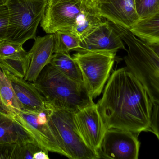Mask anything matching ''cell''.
Listing matches in <instances>:
<instances>
[{
	"label": "cell",
	"mask_w": 159,
	"mask_h": 159,
	"mask_svg": "<svg viewBox=\"0 0 159 159\" xmlns=\"http://www.w3.org/2000/svg\"><path fill=\"white\" fill-rule=\"evenodd\" d=\"M97 105L107 129L151 132L153 103L143 85L127 66L115 70Z\"/></svg>",
	"instance_id": "1"
},
{
	"label": "cell",
	"mask_w": 159,
	"mask_h": 159,
	"mask_svg": "<svg viewBox=\"0 0 159 159\" xmlns=\"http://www.w3.org/2000/svg\"><path fill=\"white\" fill-rule=\"evenodd\" d=\"M46 101L75 113L93 102L84 83L63 75L48 63L33 82Z\"/></svg>",
	"instance_id": "2"
},
{
	"label": "cell",
	"mask_w": 159,
	"mask_h": 159,
	"mask_svg": "<svg viewBox=\"0 0 159 159\" xmlns=\"http://www.w3.org/2000/svg\"><path fill=\"white\" fill-rule=\"evenodd\" d=\"M128 46L124 60L127 68L143 85L153 104L159 105V58L148 43L129 30L121 32Z\"/></svg>",
	"instance_id": "3"
},
{
	"label": "cell",
	"mask_w": 159,
	"mask_h": 159,
	"mask_svg": "<svg viewBox=\"0 0 159 159\" xmlns=\"http://www.w3.org/2000/svg\"><path fill=\"white\" fill-rule=\"evenodd\" d=\"M48 0H7L8 41L24 44L36 37V32Z\"/></svg>",
	"instance_id": "4"
},
{
	"label": "cell",
	"mask_w": 159,
	"mask_h": 159,
	"mask_svg": "<svg viewBox=\"0 0 159 159\" xmlns=\"http://www.w3.org/2000/svg\"><path fill=\"white\" fill-rule=\"evenodd\" d=\"M48 122L68 158L100 159L79 135L74 120V113L58 108L46 101Z\"/></svg>",
	"instance_id": "5"
},
{
	"label": "cell",
	"mask_w": 159,
	"mask_h": 159,
	"mask_svg": "<svg viewBox=\"0 0 159 159\" xmlns=\"http://www.w3.org/2000/svg\"><path fill=\"white\" fill-rule=\"evenodd\" d=\"M116 55L115 52L103 51H78L73 54L85 88L93 99L102 92L110 77Z\"/></svg>",
	"instance_id": "6"
},
{
	"label": "cell",
	"mask_w": 159,
	"mask_h": 159,
	"mask_svg": "<svg viewBox=\"0 0 159 159\" xmlns=\"http://www.w3.org/2000/svg\"><path fill=\"white\" fill-rule=\"evenodd\" d=\"M2 114L21 127L43 150L67 157L48 125L45 112L23 109L16 113Z\"/></svg>",
	"instance_id": "7"
},
{
	"label": "cell",
	"mask_w": 159,
	"mask_h": 159,
	"mask_svg": "<svg viewBox=\"0 0 159 159\" xmlns=\"http://www.w3.org/2000/svg\"><path fill=\"white\" fill-rule=\"evenodd\" d=\"M93 0H48L41 26L47 34L71 32L81 13Z\"/></svg>",
	"instance_id": "8"
},
{
	"label": "cell",
	"mask_w": 159,
	"mask_h": 159,
	"mask_svg": "<svg viewBox=\"0 0 159 159\" xmlns=\"http://www.w3.org/2000/svg\"><path fill=\"white\" fill-rule=\"evenodd\" d=\"M140 134L121 129H107L97 151L100 159H138Z\"/></svg>",
	"instance_id": "9"
},
{
	"label": "cell",
	"mask_w": 159,
	"mask_h": 159,
	"mask_svg": "<svg viewBox=\"0 0 159 159\" xmlns=\"http://www.w3.org/2000/svg\"><path fill=\"white\" fill-rule=\"evenodd\" d=\"M74 120L76 129L85 143L97 153L107 129L96 104L93 102L74 113Z\"/></svg>",
	"instance_id": "10"
},
{
	"label": "cell",
	"mask_w": 159,
	"mask_h": 159,
	"mask_svg": "<svg viewBox=\"0 0 159 159\" xmlns=\"http://www.w3.org/2000/svg\"><path fill=\"white\" fill-rule=\"evenodd\" d=\"M120 49L127 50L124 42L114 23L106 20L81 40L80 47L75 51H103L117 53Z\"/></svg>",
	"instance_id": "11"
},
{
	"label": "cell",
	"mask_w": 159,
	"mask_h": 159,
	"mask_svg": "<svg viewBox=\"0 0 159 159\" xmlns=\"http://www.w3.org/2000/svg\"><path fill=\"white\" fill-rule=\"evenodd\" d=\"M103 17L129 30L140 20L134 0H103L96 4Z\"/></svg>",
	"instance_id": "12"
},
{
	"label": "cell",
	"mask_w": 159,
	"mask_h": 159,
	"mask_svg": "<svg viewBox=\"0 0 159 159\" xmlns=\"http://www.w3.org/2000/svg\"><path fill=\"white\" fill-rule=\"evenodd\" d=\"M23 45L7 40L0 42V68L24 78L30 66L31 54Z\"/></svg>",
	"instance_id": "13"
},
{
	"label": "cell",
	"mask_w": 159,
	"mask_h": 159,
	"mask_svg": "<svg viewBox=\"0 0 159 159\" xmlns=\"http://www.w3.org/2000/svg\"><path fill=\"white\" fill-rule=\"evenodd\" d=\"M32 47L30 66L24 79L31 82L36 80L42 70L50 62L55 52V35L48 34L43 36H36Z\"/></svg>",
	"instance_id": "14"
},
{
	"label": "cell",
	"mask_w": 159,
	"mask_h": 159,
	"mask_svg": "<svg viewBox=\"0 0 159 159\" xmlns=\"http://www.w3.org/2000/svg\"><path fill=\"white\" fill-rule=\"evenodd\" d=\"M10 79L23 109L38 112L46 111V101L33 82L3 71Z\"/></svg>",
	"instance_id": "15"
},
{
	"label": "cell",
	"mask_w": 159,
	"mask_h": 159,
	"mask_svg": "<svg viewBox=\"0 0 159 159\" xmlns=\"http://www.w3.org/2000/svg\"><path fill=\"white\" fill-rule=\"evenodd\" d=\"M106 20L100 14L94 1H91L78 17L71 32L82 40Z\"/></svg>",
	"instance_id": "16"
},
{
	"label": "cell",
	"mask_w": 159,
	"mask_h": 159,
	"mask_svg": "<svg viewBox=\"0 0 159 159\" xmlns=\"http://www.w3.org/2000/svg\"><path fill=\"white\" fill-rule=\"evenodd\" d=\"M29 143H34L32 138L12 119L0 113V145Z\"/></svg>",
	"instance_id": "17"
},
{
	"label": "cell",
	"mask_w": 159,
	"mask_h": 159,
	"mask_svg": "<svg viewBox=\"0 0 159 159\" xmlns=\"http://www.w3.org/2000/svg\"><path fill=\"white\" fill-rule=\"evenodd\" d=\"M23 109L10 79L0 68V113L7 115Z\"/></svg>",
	"instance_id": "18"
},
{
	"label": "cell",
	"mask_w": 159,
	"mask_h": 159,
	"mask_svg": "<svg viewBox=\"0 0 159 159\" xmlns=\"http://www.w3.org/2000/svg\"><path fill=\"white\" fill-rule=\"evenodd\" d=\"M51 64L64 75L79 82H83L82 74L77 63L70 52L54 53L50 60Z\"/></svg>",
	"instance_id": "19"
},
{
	"label": "cell",
	"mask_w": 159,
	"mask_h": 159,
	"mask_svg": "<svg viewBox=\"0 0 159 159\" xmlns=\"http://www.w3.org/2000/svg\"><path fill=\"white\" fill-rule=\"evenodd\" d=\"M129 30L148 44H159V15L140 20Z\"/></svg>",
	"instance_id": "20"
},
{
	"label": "cell",
	"mask_w": 159,
	"mask_h": 159,
	"mask_svg": "<svg viewBox=\"0 0 159 159\" xmlns=\"http://www.w3.org/2000/svg\"><path fill=\"white\" fill-rule=\"evenodd\" d=\"M55 35V52H70L76 51L80 47L81 40L72 33L67 31H57Z\"/></svg>",
	"instance_id": "21"
},
{
	"label": "cell",
	"mask_w": 159,
	"mask_h": 159,
	"mask_svg": "<svg viewBox=\"0 0 159 159\" xmlns=\"http://www.w3.org/2000/svg\"><path fill=\"white\" fill-rule=\"evenodd\" d=\"M134 3L140 20L159 15V0H134Z\"/></svg>",
	"instance_id": "22"
},
{
	"label": "cell",
	"mask_w": 159,
	"mask_h": 159,
	"mask_svg": "<svg viewBox=\"0 0 159 159\" xmlns=\"http://www.w3.org/2000/svg\"><path fill=\"white\" fill-rule=\"evenodd\" d=\"M22 144H7L0 145V159H20Z\"/></svg>",
	"instance_id": "23"
},
{
	"label": "cell",
	"mask_w": 159,
	"mask_h": 159,
	"mask_svg": "<svg viewBox=\"0 0 159 159\" xmlns=\"http://www.w3.org/2000/svg\"><path fill=\"white\" fill-rule=\"evenodd\" d=\"M8 28V10L4 3L0 5V42L7 39Z\"/></svg>",
	"instance_id": "24"
},
{
	"label": "cell",
	"mask_w": 159,
	"mask_h": 159,
	"mask_svg": "<svg viewBox=\"0 0 159 159\" xmlns=\"http://www.w3.org/2000/svg\"><path fill=\"white\" fill-rule=\"evenodd\" d=\"M43 150L34 143H29L20 145V159H33L36 152Z\"/></svg>",
	"instance_id": "25"
},
{
	"label": "cell",
	"mask_w": 159,
	"mask_h": 159,
	"mask_svg": "<svg viewBox=\"0 0 159 159\" xmlns=\"http://www.w3.org/2000/svg\"><path fill=\"white\" fill-rule=\"evenodd\" d=\"M151 132L154 133L159 142V105L153 104L151 118Z\"/></svg>",
	"instance_id": "26"
},
{
	"label": "cell",
	"mask_w": 159,
	"mask_h": 159,
	"mask_svg": "<svg viewBox=\"0 0 159 159\" xmlns=\"http://www.w3.org/2000/svg\"><path fill=\"white\" fill-rule=\"evenodd\" d=\"M48 152L41 150L36 152L34 156L33 159H49Z\"/></svg>",
	"instance_id": "27"
},
{
	"label": "cell",
	"mask_w": 159,
	"mask_h": 159,
	"mask_svg": "<svg viewBox=\"0 0 159 159\" xmlns=\"http://www.w3.org/2000/svg\"><path fill=\"white\" fill-rule=\"evenodd\" d=\"M159 58V44H148Z\"/></svg>",
	"instance_id": "28"
},
{
	"label": "cell",
	"mask_w": 159,
	"mask_h": 159,
	"mask_svg": "<svg viewBox=\"0 0 159 159\" xmlns=\"http://www.w3.org/2000/svg\"><path fill=\"white\" fill-rule=\"evenodd\" d=\"M7 0H0V5L3 4L5 3Z\"/></svg>",
	"instance_id": "29"
},
{
	"label": "cell",
	"mask_w": 159,
	"mask_h": 159,
	"mask_svg": "<svg viewBox=\"0 0 159 159\" xmlns=\"http://www.w3.org/2000/svg\"><path fill=\"white\" fill-rule=\"evenodd\" d=\"M103 1V0H95V1H94V2L95 3V4H97Z\"/></svg>",
	"instance_id": "30"
},
{
	"label": "cell",
	"mask_w": 159,
	"mask_h": 159,
	"mask_svg": "<svg viewBox=\"0 0 159 159\" xmlns=\"http://www.w3.org/2000/svg\"><path fill=\"white\" fill-rule=\"evenodd\" d=\"M93 1H94H94H95V0H93Z\"/></svg>",
	"instance_id": "31"
}]
</instances>
